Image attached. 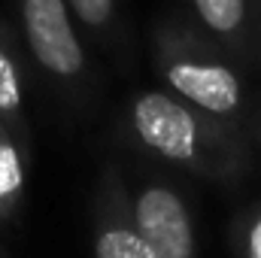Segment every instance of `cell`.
I'll return each mask as SVG.
<instances>
[{
  "instance_id": "10",
  "label": "cell",
  "mask_w": 261,
  "mask_h": 258,
  "mask_svg": "<svg viewBox=\"0 0 261 258\" xmlns=\"http://www.w3.org/2000/svg\"><path fill=\"white\" fill-rule=\"evenodd\" d=\"M249 258H261V219L249 231Z\"/></svg>"
},
{
  "instance_id": "5",
  "label": "cell",
  "mask_w": 261,
  "mask_h": 258,
  "mask_svg": "<svg viewBox=\"0 0 261 258\" xmlns=\"http://www.w3.org/2000/svg\"><path fill=\"white\" fill-rule=\"evenodd\" d=\"M189 6L192 24L225 55L243 58L252 46H258L252 0H189Z\"/></svg>"
},
{
  "instance_id": "9",
  "label": "cell",
  "mask_w": 261,
  "mask_h": 258,
  "mask_svg": "<svg viewBox=\"0 0 261 258\" xmlns=\"http://www.w3.org/2000/svg\"><path fill=\"white\" fill-rule=\"evenodd\" d=\"M94 255L97 258H158L155 249L128 228H110L97 237L94 243Z\"/></svg>"
},
{
  "instance_id": "3",
  "label": "cell",
  "mask_w": 261,
  "mask_h": 258,
  "mask_svg": "<svg viewBox=\"0 0 261 258\" xmlns=\"http://www.w3.org/2000/svg\"><path fill=\"white\" fill-rule=\"evenodd\" d=\"M137 137L167 161H195L206 146V128L192 104L164 91H143L130 104Z\"/></svg>"
},
{
  "instance_id": "11",
  "label": "cell",
  "mask_w": 261,
  "mask_h": 258,
  "mask_svg": "<svg viewBox=\"0 0 261 258\" xmlns=\"http://www.w3.org/2000/svg\"><path fill=\"white\" fill-rule=\"evenodd\" d=\"M252 18H255V40L261 46V0H252Z\"/></svg>"
},
{
  "instance_id": "7",
  "label": "cell",
  "mask_w": 261,
  "mask_h": 258,
  "mask_svg": "<svg viewBox=\"0 0 261 258\" xmlns=\"http://www.w3.org/2000/svg\"><path fill=\"white\" fill-rule=\"evenodd\" d=\"M79 31H85L91 40L103 43V46H116L122 43L125 34V15H122V3L119 0H67Z\"/></svg>"
},
{
  "instance_id": "1",
  "label": "cell",
  "mask_w": 261,
  "mask_h": 258,
  "mask_svg": "<svg viewBox=\"0 0 261 258\" xmlns=\"http://www.w3.org/2000/svg\"><path fill=\"white\" fill-rule=\"evenodd\" d=\"M152 52L167 88L206 116L228 119L243 104V82L228 55L192 21L164 15L152 31Z\"/></svg>"
},
{
  "instance_id": "6",
  "label": "cell",
  "mask_w": 261,
  "mask_h": 258,
  "mask_svg": "<svg viewBox=\"0 0 261 258\" xmlns=\"http://www.w3.org/2000/svg\"><path fill=\"white\" fill-rule=\"evenodd\" d=\"M0 122L24 137V46L15 24L0 12Z\"/></svg>"
},
{
  "instance_id": "4",
  "label": "cell",
  "mask_w": 261,
  "mask_h": 258,
  "mask_svg": "<svg viewBox=\"0 0 261 258\" xmlns=\"http://www.w3.org/2000/svg\"><path fill=\"white\" fill-rule=\"evenodd\" d=\"M137 228L158 258H192L189 213L170 189H146L140 194Z\"/></svg>"
},
{
  "instance_id": "8",
  "label": "cell",
  "mask_w": 261,
  "mask_h": 258,
  "mask_svg": "<svg viewBox=\"0 0 261 258\" xmlns=\"http://www.w3.org/2000/svg\"><path fill=\"white\" fill-rule=\"evenodd\" d=\"M21 189H24L21 143L12 137V131L0 122V216L9 213V207L18 200Z\"/></svg>"
},
{
  "instance_id": "2",
  "label": "cell",
  "mask_w": 261,
  "mask_h": 258,
  "mask_svg": "<svg viewBox=\"0 0 261 258\" xmlns=\"http://www.w3.org/2000/svg\"><path fill=\"white\" fill-rule=\"evenodd\" d=\"M12 6L15 31L34 64L58 85L85 79L88 52L67 0H12Z\"/></svg>"
}]
</instances>
